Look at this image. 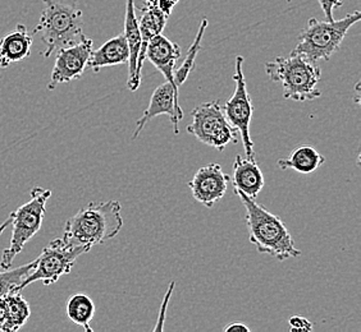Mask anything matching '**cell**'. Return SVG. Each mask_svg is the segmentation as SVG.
<instances>
[{
	"mask_svg": "<svg viewBox=\"0 0 361 332\" xmlns=\"http://www.w3.org/2000/svg\"><path fill=\"white\" fill-rule=\"evenodd\" d=\"M228 174L224 173L219 164H209L200 167L188 183L192 197L205 208H212L221 201L228 189Z\"/></svg>",
	"mask_w": 361,
	"mask_h": 332,
	"instance_id": "obj_12",
	"label": "cell"
},
{
	"mask_svg": "<svg viewBox=\"0 0 361 332\" xmlns=\"http://www.w3.org/2000/svg\"><path fill=\"white\" fill-rule=\"evenodd\" d=\"M287 1H288V3H291V0H287Z\"/></svg>",
	"mask_w": 361,
	"mask_h": 332,
	"instance_id": "obj_31",
	"label": "cell"
},
{
	"mask_svg": "<svg viewBox=\"0 0 361 332\" xmlns=\"http://www.w3.org/2000/svg\"><path fill=\"white\" fill-rule=\"evenodd\" d=\"M67 316L77 326H81L86 332H92L90 324L95 316V303L86 294H75L67 302Z\"/></svg>",
	"mask_w": 361,
	"mask_h": 332,
	"instance_id": "obj_19",
	"label": "cell"
},
{
	"mask_svg": "<svg viewBox=\"0 0 361 332\" xmlns=\"http://www.w3.org/2000/svg\"><path fill=\"white\" fill-rule=\"evenodd\" d=\"M209 22L207 18H202V23H200V27L199 31L196 34L194 42L192 45L190 46L188 51V56L185 58L183 63L180 64V67H178L177 70H174V81L177 83V86L180 87L183 84V82L188 79L190 73L192 72L195 67V60H196V56L200 51L202 48V36L205 34V30L208 27Z\"/></svg>",
	"mask_w": 361,
	"mask_h": 332,
	"instance_id": "obj_21",
	"label": "cell"
},
{
	"mask_svg": "<svg viewBox=\"0 0 361 332\" xmlns=\"http://www.w3.org/2000/svg\"><path fill=\"white\" fill-rule=\"evenodd\" d=\"M51 197V191L42 187H34L31 197L26 203L11 212L13 226L11 242L7 248L3 250L0 267L3 270L13 266L16 257L21 253L27 244L42 229V222L47 212V202Z\"/></svg>",
	"mask_w": 361,
	"mask_h": 332,
	"instance_id": "obj_6",
	"label": "cell"
},
{
	"mask_svg": "<svg viewBox=\"0 0 361 332\" xmlns=\"http://www.w3.org/2000/svg\"><path fill=\"white\" fill-rule=\"evenodd\" d=\"M324 162L326 158L314 146L299 145L287 159L278 160L277 166L281 170L292 169L300 174H310L318 170Z\"/></svg>",
	"mask_w": 361,
	"mask_h": 332,
	"instance_id": "obj_18",
	"label": "cell"
},
{
	"mask_svg": "<svg viewBox=\"0 0 361 332\" xmlns=\"http://www.w3.org/2000/svg\"><path fill=\"white\" fill-rule=\"evenodd\" d=\"M8 311L4 297L0 298V332H7Z\"/></svg>",
	"mask_w": 361,
	"mask_h": 332,
	"instance_id": "obj_26",
	"label": "cell"
},
{
	"mask_svg": "<svg viewBox=\"0 0 361 332\" xmlns=\"http://www.w3.org/2000/svg\"><path fill=\"white\" fill-rule=\"evenodd\" d=\"M8 311L7 332L18 331L26 325L31 316V308L21 291H12L4 297Z\"/></svg>",
	"mask_w": 361,
	"mask_h": 332,
	"instance_id": "obj_20",
	"label": "cell"
},
{
	"mask_svg": "<svg viewBox=\"0 0 361 332\" xmlns=\"http://www.w3.org/2000/svg\"><path fill=\"white\" fill-rule=\"evenodd\" d=\"M126 42L130 49L128 59V81L127 87L130 91H136L139 86L136 84V65L141 48V35H140L139 20L136 18V6L135 0H126L125 34Z\"/></svg>",
	"mask_w": 361,
	"mask_h": 332,
	"instance_id": "obj_17",
	"label": "cell"
},
{
	"mask_svg": "<svg viewBox=\"0 0 361 332\" xmlns=\"http://www.w3.org/2000/svg\"><path fill=\"white\" fill-rule=\"evenodd\" d=\"M265 72L273 82L282 86L286 100L304 103L322 96L318 90L322 70L301 54L277 56L273 62L265 63Z\"/></svg>",
	"mask_w": 361,
	"mask_h": 332,
	"instance_id": "obj_4",
	"label": "cell"
},
{
	"mask_svg": "<svg viewBox=\"0 0 361 332\" xmlns=\"http://www.w3.org/2000/svg\"><path fill=\"white\" fill-rule=\"evenodd\" d=\"M180 58V46L161 34L154 36L146 46L145 59L152 62L154 67L166 77V81L172 83L177 89L180 87L174 81V70Z\"/></svg>",
	"mask_w": 361,
	"mask_h": 332,
	"instance_id": "obj_13",
	"label": "cell"
},
{
	"mask_svg": "<svg viewBox=\"0 0 361 332\" xmlns=\"http://www.w3.org/2000/svg\"><path fill=\"white\" fill-rule=\"evenodd\" d=\"M94 42L89 37L68 48L56 51V62L48 83L49 90H54L61 83H68L81 78L87 68Z\"/></svg>",
	"mask_w": 361,
	"mask_h": 332,
	"instance_id": "obj_10",
	"label": "cell"
},
{
	"mask_svg": "<svg viewBox=\"0 0 361 332\" xmlns=\"http://www.w3.org/2000/svg\"><path fill=\"white\" fill-rule=\"evenodd\" d=\"M361 20V13L355 11L340 21H318L310 18L299 35V42L293 54H301L310 62L329 60L340 49L348 30Z\"/></svg>",
	"mask_w": 361,
	"mask_h": 332,
	"instance_id": "obj_5",
	"label": "cell"
},
{
	"mask_svg": "<svg viewBox=\"0 0 361 332\" xmlns=\"http://www.w3.org/2000/svg\"><path fill=\"white\" fill-rule=\"evenodd\" d=\"M144 6H158V0H144Z\"/></svg>",
	"mask_w": 361,
	"mask_h": 332,
	"instance_id": "obj_30",
	"label": "cell"
},
{
	"mask_svg": "<svg viewBox=\"0 0 361 332\" xmlns=\"http://www.w3.org/2000/svg\"><path fill=\"white\" fill-rule=\"evenodd\" d=\"M178 1H180V0H158V7L160 8V11H161L163 13L169 17L171 13H172V11H173V8L177 6Z\"/></svg>",
	"mask_w": 361,
	"mask_h": 332,
	"instance_id": "obj_27",
	"label": "cell"
},
{
	"mask_svg": "<svg viewBox=\"0 0 361 332\" xmlns=\"http://www.w3.org/2000/svg\"><path fill=\"white\" fill-rule=\"evenodd\" d=\"M224 332H233V331H245L250 332L251 328L249 326L245 325L243 322H233L231 325H227L223 328Z\"/></svg>",
	"mask_w": 361,
	"mask_h": 332,
	"instance_id": "obj_28",
	"label": "cell"
},
{
	"mask_svg": "<svg viewBox=\"0 0 361 332\" xmlns=\"http://www.w3.org/2000/svg\"><path fill=\"white\" fill-rule=\"evenodd\" d=\"M233 189L246 208L249 241L257 247L259 253L269 255L281 262L301 256V250L295 245L290 230L277 215L271 214L268 208L241 191Z\"/></svg>",
	"mask_w": 361,
	"mask_h": 332,
	"instance_id": "obj_2",
	"label": "cell"
},
{
	"mask_svg": "<svg viewBox=\"0 0 361 332\" xmlns=\"http://www.w3.org/2000/svg\"><path fill=\"white\" fill-rule=\"evenodd\" d=\"M122 228V206L117 200L91 202L67 220L63 236L91 250L116 238Z\"/></svg>",
	"mask_w": 361,
	"mask_h": 332,
	"instance_id": "obj_3",
	"label": "cell"
},
{
	"mask_svg": "<svg viewBox=\"0 0 361 332\" xmlns=\"http://www.w3.org/2000/svg\"><path fill=\"white\" fill-rule=\"evenodd\" d=\"M345 0H318L320 7L326 14V21H334V9L340 8L343 4Z\"/></svg>",
	"mask_w": 361,
	"mask_h": 332,
	"instance_id": "obj_24",
	"label": "cell"
},
{
	"mask_svg": "<svg viewBox=\"0 0 361 332\" xmlns=\"http://www.w3.org/2000/svg\"><path fill=\"white\" fill-rule=\"evenodd\" d=\"M40 21L34 35L40 36L45 45L44 58L58 50L84 42V14L81 0H42Z\"/></svg>",
	"mask_w": 361,
	"mask_h": 332,
	"instance_id": "obj_1",
	"label": "cell"
},
{
	"mask_svg": "<svg viewBox=\"0 0 361 332\" xmlns=\"http://www.w3.org/2000/svg\"><path fill=\"white\" fill-rule=\"evenodd\" d=\"M192 122L188 132L204 145L223 151L229 143H237V133L229 124L218 101H209L196 106L192 113Z\"/></svg>",
	"mask_w": 361,
	"mask_h": 332,
	"instance_id": "obj_8",
	"label": "cell"
},
{
	"mask_svg": "<svg viewBox=\"0 0 361 332\" xmlns=\"http://www.w3.org/2000/svg\"><path fill=\"white\" fill-rule=\"evenodd\" d=\"M178 96H180L178 89L174 87L173 84L168 81L160 84L159 87H157L152 95L149 106L146 108L142 115L136 122V128L133 132V139H137L140 133L144 131L146 124L152 119L157 118L159 115H168L171 119V123L173 125L174 134H178L180 133L178 124L183 119V111L180 109Z\"/></svg>",
	"mask_w": 361,
	"mask_h": 332,
	"instance_id": "obj_11",
	"label": "cell"
},
{
	"mask_svg": "<svg viewBox=\"0 0 361 332\" xmlns=\"http://www.w3.org/2000/svg\"><path fill=\"white\" fill-rule=\"evenodd\" d=\"M34 266H35V260L32 262L26 263L16 269L0 271V298L6 297L12 291H18L22 281L34 269Z\"/></svg>",
	"mask_w": 361,
	"mask_h": 332,
	"instance_id": "obj_22",
	"label": "cell"
},
{
	"mask_svg": "<svg viewBox=\"0 0 361 332\" xmlns=\"http://www.w3.org/2000/svg\"><path fill=\"white\" fill-rule=\"evenodd\" d=\"M232 183L233 188L241 191L252 200H257V196L264 188V175L257 161L243 159V156H236L232 166Z\"/></svg>",
	"mask_w": 361,
	"mask_h": 332,
	"instance_id": "obj_15",
	"label": "cell"
},
{
	"mask_svg": "<svg viewBox=\"0 0 361 332\" xmlns=\"http://www.w3.org/2000/svg\"><path fill=\"white\" fill-rule=\"evenodd\" d=\"M173 288L174 281H172L171 285H169V289H168L167 294H166V298H164V300H163V305H161V308H160L158 325L155 326L154 331H160V330H163V324H164V319H166V308L168 307V302H169V298L172 295V290H173Z\"/></svg>",
	"mask_w": 361,
	"mask_h": 332,
	"instance_id": "obj_25",
	"label": "cell"
},
{
	"mask_svg": "<svg viewBox=\"0 0 361 332\" xmlns=\"http://www.w3.org/2000/svg\"><path fill=\"white\" fill-rule=\"evenodd\" d=\"M243 56H236L235 75H233L236 89L233 95L223 106V111L226 114V118L228 120L229 124L232 125V128L243 139L246 159L257 161V153L254 151V142L251 139L250 134L251 119H252L254 108H252L250 94L247 91V86L243 76Z\"/></svg>",
	"mask_w": 361,
	"mask_h": 332,
	"instance_id": "obj_9",
	"label": "cell"
},
{
	"mask_svg": "<svg viewBox=\"0 0 361 332\" xmlns=\"http://www.w3.org/2000/svg\"><path fill=\"white\" fill-rule=\"evenodd\" d=\"M130 49L123 34L111 37L97 50H92L87 67L97 73L105 67H114L121 64H128Z\"/></svg>",
	"mask_w": 361,
	"mask_h": 332,
	"instance_id": "obj_16",
	"label": "cell"
},
{
	"mask_svg": "<svg viewBox=\"0 0 361 332\" xmlns=\"http://www.w3.org/2000/svg\"><path fill=\"white\" fill-rule=\"evenodd\" d=\"M34 36L25 25H17L13 31L0 39V68H8L11 64L21 62L31 54Z\"/></svg>",
	"mask_w": 361,
	"mask_h": 332,
	"instance_id": "obj_14",
	"label": "cell"
},
{
	"mask_svg": "<svg viewBox=\"0 0 361 332\" xmlns=\"http://www.w3.org/2000/svg\"><path fill=\"white\" fill-rule=\"evenodd\" d=\"M288 325L291 331L299 332H310L313 331V324L301 316H292L291 319H288Z\"/></svg>",
	"mask_w": 361,
	"mask_h": 332,
	"instance_id": "obj_23",
	"label": "cell"
},
{
	"mask_svg": "<svg viewBox=\"0 0 361 332\" xmlns=\"http://www.w3.org/2000/svg\"><path fill=\"white\" fill-rule=\"evenodd\" d=\"M11 222H12V217H11V215L8 216L7 220L6 222H3L1 225H0V236H1V234L7 230L8 226L11 225Z\"/></svg>",
	"mask_w": 361,
	"mask_h": 332,
	"instance_id": "obj_29",
	"label": "cell"
},
{
	"mask_svg": "<svg viewBox=\"0 0 361 332\" xmlns=\"http://www.w3.org/2000/svg\"><path fill=\"white\" fill-rule=\"evenodd\" d=\"M87 252L90 250L86 247L77 245L67 241L64 236L56 238L42 249L40 256L35 260L34 269L22 281L18 291L23 290L36 281H42L47 286L56 284L61 277L70 274L77 258Z\"/></svg>",
	"mask_w": 361,
	"mask_h": 332,
	"instance_id": "obj_7",
	"label": "cell"
}]
</instances>
